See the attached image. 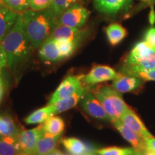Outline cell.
Masks as SVG:
<instances>
[{
  "mask_svg": "<svg viewBox=\"0 0 155 155\" xmlns=\"http://www.w3.org/2000/svg\"><path fill=\"white\" fill-rule=\"evenodd\" d=\"M1 42L7 54L9 69H15L28 58L32 46L25 32L22 15H18L16 22Z\"/></svg>",
  "mask_w": 155,
  "mask_h": 155,
  "instance_id": "cell-1",
  "label": "cell"
},
{
  "mask_svg": "<svg viewBox=\"0 0 155 155\" xmlns=\"http://www.w3.org/2000/svg\"><path fill=\"white\" fill-rule=\"evenodd\" d=\"M21 15L25 32L32 48H40L50 37L56 24V17L49 9L42 11H34L30 9Z\"/></svg>",
  "mask_w": 155,
  "mask_h": 155,
  "instance_id": "cell-2",
  "label": "cell"
},
{
  "mask_svg": "<svg viewBox=\"0 0 155 155\" xmlns=\"http://www.w3.org/2000/svg\"><path fill=\"white\" fill-rule=\"evenodd\" d=\"M155 68V50L144 41L137 42L126 58L121 73L134 75L141 71Z\"/></svg>",
  "mask_w": 155,
  "mask_h": 155,
  "instance_id": "cell-3",
  "label": "cell"
},
{
  "mask_svg": "<svg viewBox=\"0 0 155 155\" xmlns=\"http://www.w3.org/2000/svg\"><path fill=\"white\" fill-rule=\"evenodd\" d=\"M93 93L101 103L112 121L116 119H121V116L130 108L123 100L120 93L114 89L113 86L99 87L94 89Z\"/></svg>",
  "mask_w": 155,
  "mask_h": 155,
  "instance_id": "cell-4",
  "label": "cell"
},
{
  "mask_svg": "<svg viewBox=\"0 0 155 155\" xmlns=\"http://www.w3.org/2000/svg\"><path fill=\"white\" fill-rule=\"evenodd\" d=\"M90 12L79 3L71 5L56 19V22L71 28L81 29L84 26L90 16Z\"/></svg>",
  "mask_w": 155,
  "mask_h": 155,
  "instance_id": "cell-5",
  "label": "cell"
},
{
  "mask_svg": "<svg viewBox=\"0 0 155 155\" xmlns=\"http://www.w3.org/2000/svg\"><path fill=\"white\" fill-rule=\"evenodd\" d=\"M118 75V73L108 65H95L88 74L83 77V82L87 86L92 87L98 83L113 81Z\"/></svg>",
  "mask_w": 155,
  "mask_h": 155,
  "instance_id": "cell-6",
  "label": "cell"
},
{
  "mask_svg": "<svg viewBox=\"0 0 155 155\" xmlns=\"http://www.w3.org/2000/svg\"><path fill=\"white\" fill-rule=\"evenodd\" d=\"M81 105L83 111L93 118L112 121L111 117L94 93L86 91L84 96L81 99Z\"/></svg>",
  "mask_w": 155,
  "mask_h": 155,
  "instance_id": "cell-7",
  "label": "cell"
},
{
  "mask_svg": "<svg viewBox=\"0 0 155 155\" xmlns=\"http://www.w3.org/2000/svg\"><path fill=\"white\" fill-rule=\"evenodd\" d=\"M83 89L84 88H83L80 78L73 76V75H68L62 81L55 91L50 97L48 105H52L58 101L71 96Z\"/></svg>",
  "mask_w": 155,
  "mask_h": 155,
  "instance_id": "cell-8",
  "label": "cell"
},
{
  "mask_svg": "<svg viewBox=\"0 0 155 155\" xmlns=\"http://www.w3.org/2000/svg\"><path fill=\"white\" fill-rule=\"evenodd\" d=\"M88 35L86 30L79 28H71L66 25H60L56 22L50 37L55 40H65L80 44Z\"/></svg>",
  "mask_w": 155,
  "mask_h": 155,
  "instance_id": "cell-9",
  "label": "cell"
},
{
  "mask_svg": "<svg viewBox=\"0 0 155 155\" xmlns=\"http://www.w3.org/2000/svg\"><path fill=\"white\" fill-rule=\"evenodd\" d=\"M114 128L121 134L122 137L131 144L137 152L144 154L147 151V147L145 139L140 135L137 134L134 131L127 127L120 119H116L111 122Z\"/></svg>",
  "mask_w": 155,
  "mask_h": 155,
  "instance_id": "cell-10",
  "label": "cell"
},
{
  "mask_svg": "<svg viewBox=\"0 0 155 155\" xmlns=\"http://www.w3.org/2000/svg\"><path fill=\"white\" fill-rule=\"evenodd\" d=\"M43 125H40L38 127L28 130L19 131L17 135L21 151L33 154L37 142L43 133Z\"/></svg>",
  "mask_w": 155,
  "mask_h": 155,
  "instance_id": "cell-11",
  "label": "cell"
},
{
  "mask_svg": "<svg viewBox=\"0 0 155 155\" xmlns=\"http://www.w3.org/2000/svg\"><path fill=\"white\" fill-rule=\"evenodd\" d=\"M144 81L140 78L119 73L112 82V86L120 94L134 92L142 86Z\"/></svg>",
  "mask_w": 155,
  "mask_h": 155,
  "instance_id": "cell-12",
  "label": "cell"
},
{
  "mask_svg": "<svg viewBox=\"0 0 155 155\" xmlns=\"http://www.w3.org/2000/svg\"><path fill=\"white\" fill-rule=\"evenodd\" d=\"M132 0H94L95 8L99 12L108 15L127 10Z\"/></svg>",
  "mask_w": 155,
  "mask_h": 155,
  "instance_id": "cell-13",
  "label": "cell"
},
{
  "mask_svg": "<svg viewBox=\"0 0 155 155\" xmlns=\"http://www.w3.org/2000/svg\"><path fill=\"white\" fill-rule=\"evenodd\" d=\"M120 120L127 127H129L137 134L140 135L144 139L153 137L152 134L147 130V127H145L144 124L143 123L140 118L131 108H129L125 112Z\"/></svg>",
  "mask_w": 155,
  "mask_h": 155,
  "instance_id": "cell-14",
  "label": "cell"
},
{
  "mask_svg": "<svg viewBox=\"0 0 155 155\" xmlns=\"http://www.w3.org/2000/svg\"><path fill=\"white\" fill-rule=\"evenodd\" d=\"M39 56L45 63H53L61 61L60 51L56 40L49 37L40 47Z\"/></svg>",
  "mask_w": 155,
  "mask_h": 155,
  "instance_id": "cell-15",
  "label": "cell"
},
{
  "mask_svg": "<svg viewBox=\"0 0 155 155\" xmlns=\"http://www.w3.org/2000/svg\"><path fill=\"white\" fill-rule=\"evenodd\" d=\"M85 92H86V90L84 88L75 93L74 94L71 95V96L62 98V99L55 102V104H52L53 109V115L63 113V112L68 111L69 109L74 108L78 104V103L81 101L82 99Z\"/></svg>",
  "mask_w": 155,
  "mask_h": 155,
  "instance_id": "cell-16",
  "label": "cell"
},
{
  "mask_svg": "<svg viewBox=\"0 0 155 155\" xmlns=\"http://www.w3.org/2000/svg\"><path fill=\"white\" fill-rule=\"evenodd\" d=\"M61 137V136L55 137L43 131L37 142L34 155H47L48 153L52 152L57 147Z\"/></svg>",
  "mask_w": 155,
  "mask_h": 155,
  "instance_id": "cell-17",
  "label": "cell"
},
{
  "mask_svg": "<svg viewBox=\"0 0 155 155\" xmlns=\"http://www.w3.org/2000/svg\"><path fill=\"white\" fill-rule=\"evenodd\" d=\"M18 15L6 7L0 8V42L16 22Z\"/></svg>",
  "mask_w": 155,
  "mask_h": 155,
  "instance_id": "cell-18",
  "label": "cell"
},
{
  "mask_svg": "<svg viewBox=\"0 0 155 155\" xmlns=\"http://www.w3.org/2000/svg\"><path fill=\"white\" fill-rule=\"evenodd\" d=\"M108 41L112 46L119 45L127 35V31L122 25L112 23L105 29Z\"/></svg>",
  "mask_w": 155,
  "mask_h": 155,
  "instance_id": "cell-19",
  "label": "cell"
},
{
  "mask_svg": "<svg viewBox=\"0 0 155 155\" xmlns=\"http://www.w3.org/2000/svg\"><path fill=\"white\" fill-rule=\"evenodd\" d=\"M61 142L65 150L71 154H82L88 151L93 150L88 144L83 142L81 139L75 138V137L63 139L61 140Z\"/></svg>",
  "mask_w": 155,
  "mask_h": 155,
  "instance_id": "cell-20",
  "label": "cell"
},
{
  "mask_svg": "<svg viewBox=\"0 0 155 155\" xmlns=\"http://www.w3.org/2000/svg\"><path fill=\"white\" fill-rule=\"evenodd\" d=\"M21 152L17 137L0 136V155H15Z\"/></svg>",
  "mask_w": 155,
  "mask_h": 155,
  "instance_id": "cell-21",
  "label": "cell"
},
{
  "mask_svg": "<svg viewBox=\"0 0 155 155\" xmlns=\"http://www.w3.org/2000/svg\"><path fill=\"white\" fill-rule=\"evenodd\" d=\"M52 116H53V106L48 105L45 107L39 108L32 112L25 119V121L29 125L42 124L45 122Z\"/></svg>",
  "mask_w": 155,
  "mask_h": 155,
  "instance_id": "cell-22",
  "label": "cell"
},
{
  "mask_svg": "<svg viewBox=\"0 0 155 155\" xmlns=\"http://www.w3.org/2000/svg\"><path fill=\"white\" fill-rule=\"evenodd\" d=\"M43 129L45 132L58 137L62 135L65 129V123L61 117L53 115L45 122Z\"/></svg>",
  "mask_w": 155,
  "mask_h": 155,
  "instance_id": "cell-23",
  "label": "cell"
},
{
  "mask_svg": "<svg viewBox=\"0 0 155 155\" xmlns=\"http://www.w3.org/2000/svg\"><path fill=\"white\" fill-rule=\"evenodd\" d=\"M19 132V129L10 116H0V136L17 137Z\"/></svg>",
  "mask_w": 155,
  "mask_h": 155,
  "instance_id": "cell-24",
  "label": "cell"
},
{
  "mask_svg": "<svg viewBox=\"0 0 155 155\" xmlns=\"http://www.w3.org/2000/svg\"><path fill=\"white\" fill-rule=\"evenodd\" d=\"M98 155H142L133 147H108L96 150Z\"/></svg>",
  "mask_w": 155,
  "mask_h": 155,
  "instance_id": "cell-25",
  "label": "cell"
},
{
  "mask_svg": "<svg viewBox=\"0 0 155 155\" xmlns=\"http://www.w3.org/2000/svg\"><path fill=\"white\" fill-rule=\"evenodd\" d=\"M58 43V49L60 51L61 61L71 57L78 48L79 45L74 42L65 40H56Z\"/></svg>",
  "mask_w": 155,
  "mask_h": 155,
  "instance_id": "cell-26",
  "label": "cell"
},
{
  "mask_svg": "<svg viewBox=\"0 0 155 155\" xmlns=\"http://www.w3.org/2000/svg\"><path fill=\"white\" fill-rule=\"evenodd\" d=\"M2 2L5 7L19 14L30 9V0H2Z\"/></svg>",
  "mask_w": 155,
  "mask_h": 155,
  "instance_id": "cell-27",
  "label": "cell"
},
{
  "mask_svg": "<svg viewBox=\"0 0 155 155\" xmlns=\"http://www.w3.org/2000/svg\"><path fill=\"white\" fill-rule=\"evenodd\" d=\"M81 0H53V4L48 8L54 16L57 17L67 8L75 3H78Z\"/></svg>",
  "mask_w": 155,
  "mask_h": 155,
  "instance_id": "cell-28",
  "label": "cell"
},
{
  "mask_svg": "<svg viewBox=\"0 0 155 155\" xmlns=\"http://www.w3.org/2000/svg\"><path fill=\"white\" fill-rule=\"evenodd\" d=\"M53 0H30V9L34 11H42L50 8Z\"/></svg>",
  "mask_w": 155,
  "mask_h": 155,
  "instance_id": "cell-29",
  "label": "cell"
},
{
  "mask_svg": "<svg viewBox=\"0 0 155 155\" xmlns=\"http://www.w3.org/2000/svg\"><path fill=\"white\" fill-rule=\"evenodd\" d=\"M144 41L147 45L155 50V27L149 28L146 31L144 36Z\"/></svg>",
  "mask_w": 155,
  "mask_h": 155,
  "instance_id": "cell-30",
  "label": "cell"
},
{
  "mask_svg": "<svg viewBox=\"0 0 155 155\" xmlns=\"http://www.w3.org/2000/svg\"><path fill=\"white\" fill-rule=\"evenodd\" d=\"M134 76L140 78L144 81H155V68L137 73Z\"/></svg>",
  "mask_w": 155,
  "mask_h": 155,
  "instance_id": "cell-31",
  "label": "cell"
},
{
  "mask_svg": "<svg viewBox=\"0 0 155 155\" xmlns=\"http://www.w3.org/2000/svg\"><path fill=\"white\" fill-rule=\"evenodd\" d=\"M6 65H7V58L5 49H4L2 44L0 42V74Z\"/></svg>",
  "mask_w": 155,
  "mask_h": 155,
  "instance_id": "cell-32",
  "label": "cell"
},
{
  "mask_svg": "<svg viewBox=\"0 0 155 155\" xmlns=\"http://www.w3.org/2000/svg\"><path fill=\"white\" fill-rule=\"evenodd\" d=\"M146 144L147 147V150H151L155 152V137L153 136L150 138L145 139Z\"/></svg>",
  "mask_w": 155,
  "mask_h": 155,
  "instance_id": "cell-33",
  "label": "cell"
},
{
  "mask_svg": "<svg viewBox=\"0 0 155 155\" xmlns=\"http://www.w3.org/2000/svg\"><path fill=\"white\" fill-rule=\"evenodd\" d=\"M4 94V82L2 80V78L0 74V101H1L2 98Z\"/></svg>",
  "mask_w": 155,
  "mask_h": 155,
  "instance_id": "cell-34",
  "label": "cell"
},
{
  "mask_svg": "<svg viewBox=\"0 0 155 155\" xmlns=\"http://www.w3.org/2000/svg\"><path fill=\"white\" fill-rule=\"evenodd\" d=\"M149 17H150L149 19H150V22L151 24L152 25L154 24V23L155 22V12H154V9H152V10H151V12H150V15H149Z\"/></svg>",
  "mask_w": 155,
  "mask_h": 155,
  "instance_id": "cell-35",
  "label": "cell"
},
{
  "mask_svg": "<svg viewBox=\"0 0 155 155\" xmlns=\"http://www.w3.org/2000/svg\"><path fill=\"white\" fill-rule=\"evenodd\" d=\"M47 155H65L63 154V153H62L61 151H59L58 150H54L52 151V152H50V153H48Z\"/></svg>",
  "mask_w": 155,
  "mask_h": 155,
  "instance_id": "cell-36",
  "label": "cell"
},
{
  "mask_svg": "<svg viewBox=\"0 0 155 155\" xmlns=\"http://www.w3.org/2000/svg\"><path fill=\"white\" fill-rule=\"evenodd\" d=\"M96 154H97L96 151L91 150V151H88V152L84 153V154H78V155H96ZM68 155H75V154H68Z\"/></svg>",
  "mask_w": 155,
  "mask_h": 155,
  "instance_id": "cell-37",
  "label": "cell"
},
{
  "mask_svg": "<svg viewBox=\"0 0 155 155\" xmlns=\"http://www.w3.org/2000/svg\"><path fill=\"white\" fill-rule=\"evenodd\" d=\"M143 155H155V152L151 150H147Z\"/></svg>",
  "mask_w": 155,
  "mask_h": 155,
  "instance_id": "cell-38",
  "label": "cell"
},
{
  "mask_svg": "<svg viewBox=\"0 0 155 155\" xmlns=\"http://www.w3.org/2000/svg\"><path fill=\"white\" fill-rule=\"evenodd\" d=\"M15 155H33V154H28V153L27 152H19V153H17V154H16Z\"/></svg>",
  "mask_w": 155,
  "mask_h": 155,
  "instance_id": "cell-39",
  "label": "cell"
},
{
  "mask_svg": "<svg viewBox=\"0 0 155 155\" xmlns=\"http://www.w3.org/2000/svg\"><path fill=\"white\" fill-rule=\"evenodd\" d=\"M147 5H150L152 6L153 5H154L155 4V0H150V1L147 2Z\"/></svg>",
  "mask_w": 155,
  "mask_h": 155,
  "instance_id": "cell-40",
  "label": "cell"
},
{
  "mask_svg": "<svg viewBox=\"0 0 155 155\" xmlns=\"http://www.w3.org/2000/svg\"><path fill=\"white\" fill-rule=\"evenodd\" d=\"M5 7V6H4V5H3L2 0H0V8H1V7Z\"/></svg>",
  "mask_w": 155,
  "mask_h": 155,
  "instance_id": "cell-41",
  "label": "cell"
},
{
  "mask_svg": "<svg viewBox=\"0 0 155 155\" xmlns=\"http://www.w3.org/2000/svg\"><path fill=\"white\" fill-rule=\"evenodd\" d=\"M142 1H144V2H148V1H150V0H142Z\"/></svg>",
  "mask_w": 155,
  "mask_h": 155,
  "instance_id": "cell-42",
  "label": "cell"
}]
</instances>
